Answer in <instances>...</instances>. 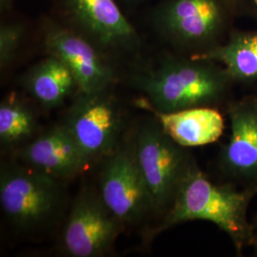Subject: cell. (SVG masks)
Listing matches in <instances>:
<instances>
[{"mask_svg":"<svg viewBox=\"0 0 257 257\" xmlns=\"http://www.w3.org/2000/svg\"><path fill=\"white\" fill-rule=\"evenodd\" d=\"M221 65L233 82L257 80V30L232 32L223 44L206 49L191 56Z\"/></svg>","mask_w":257,"mask_h":257,"instance_id":"cell-14","label":"cell"},{"mask_svg":"<svg viewBox=\"0 0 257 257\" xmlns=\"http://www.w3.org/2000/svg\"><path fill=\"white\" fill-rule=\"evenodd\" d=\"M256 193L257 188L243 187L239 190L233 184L211 182L193 161L159 230L187 221H210L229 235L241 255L251 244L252 228L247 219V211Z\"/></svg>","mask_w":257,"mask_h":257,"instance_id":"cell-1","label":"cell"},{"mask_svg":"<svg viewBox=\"0 0 257 257\" xmlns=\"http://www.w3.org/2000/svg\"><path fill=\"white\" fill-rule=\"evenodd\" d=\"M59 197L56 179L20 167H4L0 175V204L6 217L19 228L29 229L52 214Z\"/></svg>","mask_w":257,"mask_h":257,"instance_id":"cell-4","label":"cell"},{"mask_svg":"<svg viewBox=\"0 0 257 257\" xmlns=\"http://www.w3.org/2000/svg\"><path fill=\"white\" fill-rule=\"evenodd\" d=\"M20 157L29 167L55 179L78 175L91 162L64 125L30 142Z\"/></svg>","mask_w":257,"mask_h":257,"instance_id":"cell-11","label":"cell"},{"mask_svg":"<svg viewBox=\"0 0 257 257\" xmlns=\"http://www.w3.org/2000/svg\"><path fill=\"white\" fill-rule=\"evenodd\" d=\"M23 26L19 23H8L0 29V64L5 68L12 62L18 52L23 36Z\"/></svg>","mask_w":257,"mask_h":257,"instance_id":"cell-17","label":"cell"},{"mask_svg":"<svg viewBox=\"0 0 257 257\" xmlns=\"http://www.w3.org/2000/svg\"><path fill=\"white\" fill-rule=\"evenodd\" d=\"M186 149L168 137L157 122L139 131L134 152L154 211L166 213L172 206L193 162Z\"/></svg>","mask_w":257,"mask_h":257,"instance_id":"cell-3","label":"cell"},{"mask_svg":"<svg viewBox=\"0 0 257 257\" xmlns=\"http://www.w3.org/2000/svg\"><path fill=\"white\" fill-rule=\"evenodd\" d=\"M26 85L37 101L48 108L61 105L77 86L69 68L53 55L31 70Z\"/></svg>","mask_w":257,"mask_h":257,"instance_id":"cell-15","label":"cell"},{"mask_svg":"<svg viewBox=\"0 0 257 257\" xmlns=\"http://www.w3.org/2000/svg\"><path fill=\"white\" fill-rule=\"evenodd\" d=\"M6 1H7V0H1V2H2V3H3V2H4V3H5V2H6Z\"/></svg>","mask_w":257,"mask_h":257,"instance_id":"cell-20","label":"cell"},{"mask_svg":"<svg viewBox=\"0 0 257 257\" xmlns=\"http://www.w3.org/2000/svg\"><path fill=\"white\" fill-rule=\"evenodd\" d=\"M230 12L221 0H171L158 14L166 37L185 46H214L227 28Z\"/></svg>","mask_w":257,"mask_h":257,"instance_id":"cell-7","label":"cell"},{"mask_svg":"<svg viewBox=\"0 0 257 257\" xmlns=\"http://www.w3.org/2000/svg\"><path fill=\"white\" fill-rule=\"evenodd\" d=\"M50 55L64 63L83 93L105 91L113 81V74L97 50L73 31L50 28L45 36Z\"/></svg>","mask_w":257,"mask_h":257,"instance_id":"cell-10","label":"cell"},{"mask_svg":"<svg viewBox=\"0 0 257 257\" xmlns=\"http://www.w3.org/2000/svg\"><path fill=\"white\" fill-rule=\"evenodd\" d=\"M99 194L122 223L139 220L149 210H153L134 150L115 149L107 156L100 174Z\"/></svg>","mask_w":257,"mask_h":257,"instance_id":"cell-8","label":"cell"},{"mask_svg":"<svg viewBox=\"0 0 257 257\" xmlns=\"http://www.w3.org/2000/svg\"><path fill=\"white\" fill-rule=\"evenodd\" d=\"M106 91L81 92L63 124L91 162L115 150L121 127L119 109Z\"/></svg>","mask_w":257,"mask_h":257,"instance_id":"cell-5","label":"cell"},{"mask_svg":"<svg viewBox=\"0 0 257 257\" xmlns=\"http://www.w3.org/2000/svg\"><path fill=\"white\" fill-rule=\"evenodd\" d=\"M228 114L230 134L221 151V169L233 182L257 188V96L231 102Z\"/></svg>","mask_w":257,"mask_h":257,"instance_id":"cell-9","label":"cell"},{"mask_svg":"<svg viewBox=\"0 0 257 257\" xmlns=\"http://www.w3.org/2000/svg\"><path fill=\"white\" fill-rule=\"evenodd\" d=\"M251 228H252V238L250 246L254 249V253L257 255V214H255L253 220L251 222Z\"/></svg>","mask_w":257,"mask_h":257,"instance_id":"cell-19","label":"cell"},{"mask_svg":"<svg viewBox=\"0 0 257 257\" xmlns=\"http://www.w3.org/2000/svg\"><path fill=\"white\" fill-rule=\"evenodd\" d=\"M122 224L103 202L99 193H81L65 224V252L74 257L101 256L112 247Z\"/></svg>","mask_w":257,"mask_h":257,"instance_id":"cell-6","label":"cell"},{"mask_svg":"<svg viewBox=\"0 0 257 257\" xmlns=\"http://www.w3.org/2000/svg\"><path fill=\"white\" fill-rule=\"evenodd\" d=\"M168 137L184 148L200 147L217 141L225 122L213 107H195L170 112L149 109Z\"/></svg>","mask_w":257,"mask_h":257,"instance_id":"cell-13","label":"cell"},{"mask_svg":"<svg viewBox=\"0 0 257 257\" xmlns=\"http://www.w3.org/2000/svg\"><path fill=\"white\" fill-rule=\"evenodd\" d=\"M232 18H245L256 21L257 0H221Z\"/></svg>","mask_w":257,"mask_h":257,"instance_id":"cell-18","label":"cell"},{"mask_svg":"<svg viewBox=\"0 0 257 257\" xmlns=\"http://www.w3.org/2000/svg\"><path fill=\"white\" fill-rule=\"evenodd\" d=\"M233 83L221 65L192 57L167 60L138 79L147 97L141 106L164 112L218 105Z\"/></svg>","mask_w":257,"mask_h":257,"instance_id":"cell-2","label":"cell"},{"mask_svg":"<svg viewBox=\"0 0 257 257\" xmlns=\"http://www.w3.org/2000/svg\"><path fill=\"white\" fill-rule=\"evenodd\" d=\"M36 122L27 107L13 97L0 105V140L3 145H14L26 140L34 133Z\"/></svg>","mask_w":257,"mask_h":257,"instance_id":"cell-16","label":"cell"},{"mask_svg":"<svg viewBox=\"0 0 257 257\" xmlns=\"http://www.w3.org/2000/svg\"><path fill=\"white\" fill-rule=\"evenodd\" d=\"M77 23L103 46H128L138 37L114 0H66Z\"/></svg>","mask_w":257,"mask_h":257,"instance_id":"cell-12","label":"cell"}]
</instances>
